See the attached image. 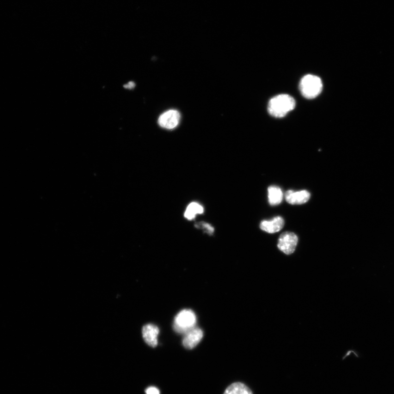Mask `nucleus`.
Listing matches in <instances>:
<instances>
[{"instance_id": "obj_4", "label": "nucleus", "mask_w": 394, "mask_h": 394, "mask_svg": "<svg viewBox=\"0 0 394 394\" xmlns=\"http://www.w3.org/2000/svg\"><path fill=\"white\" fill-rule=\"evenodd\" d=\"M298 240V236L294 233H282L278 239V248L283 253L291 255L297 248Z\"/></svg>"}, {"instance_id": "obj_10", "label": "nucleus", "mask_w": 394, "mask_h": 394, "mask_svg": "<svg viewBox=\"0 0 394 394\" xmlns=\"http://www.w3.org/2000/svg\"><path fill=\"white\" fill-rule=\"evenodd\" d=\"M268 202L270 206H277L280 204L283 199V193L281 188L276 186H270L268 188Z\"/></svg>"}, {"instance_id": "obj_12", "label": "nucleus", "mask_w": 394, "mask_h": 394, "mask_svg": "<svg viewBox=\"0 0 394 394\" xmlns=\"http://www.w3.org/2000/svg\"><path fill=\"white\" fill-rule=\"evenodd\" d=\"M204 212V208L199 204V203L193 202L187 207L184 217L187 219L191 220L195 218L197 214H202Z\"/></svg>"}, {"instance_id": "obj_1", "label": "nucleus", "mask_w": 394, "mask_h": 394, "mask_svg": "<svg viewBox=\"0 0 394 394\" xmlns=\"http://www.w3.org/2000/svg\"><path fill=\"white\" fill-rule=\"evenodd\" d=\"M296 106L294 98L288 94H281L271 98L268 106L269 114L276 118H284Z\"/></svg>"}, {"instance_id": "obj_9", "label": "nucleus", "mask_w": 394, "mask_h": 394, "mask_svg": "<svg viewBox=\"0 0 394 394\" xmlns=\"http://www.w3.org/2000/svg\"><path fill=\"white\" fill-rule=\"evenodd\" d=\"M284 224V219L280 217H276L271 221H262L260 224V229L269 233H274L280 231Z\"/></svg>"}, {"instance_id": "obj_7", "label": "nucleus", "mask_w": 394, "mask_h": 394, "mask_svg": "<svg viewBox=\"0 0 394 394\" xmlns=\"http://www.w3.org/2000/svg\"><path fill=\"white\" fill-rule=\"evenodd\" d=\"M311 194L306 190L294 192L292 190H288L285 194L286 201L292 205H301L305 204L310 200Z\"/></svg>"}, {"instance_id": "obj_6", "label": "nucleus", "mask_w": 394, "mask_h": 394, "mask_svg": "<svg viewBox=\"0 0 394 394\" xmlns=\"http://www.w3.org/2000/svg\"><path fill=\"white\" fill-rule=\"evenodd\" d=\"M180 115L176 110H169L159 117L158 123L160 126L168 129H174L179 123Z\"/></svg>"}, {"instance_id": "obj_3", "label": "nucleus", "mask_w": 394, "mask_h": 394, "mask_svg": "<svg viewBox=\"0 0 394 394\" xmlns=\"http://www.w3.org/2000/svg\"><path fill=\"white\" fill-rule=\"evenodd\" d=\"M196 323V317L195 313L191 310H184L176 316L173 328L177 333L184 335L195 328Z\"/></svg>"}, {"instance_id": "obj_8", "label": "nucleus", "mask_w": 394, "mask_h": 394, "mask_svg": "<svg viewBox=\"0 0 394 394\" xmlns=\"http://www.w3.org/2000/svg\"><path fill=\"white\" fill-rule=\"evenodd\" d=\"M159 333V328L153 324L145 325L142 330V334L145 342L149 346L155 348L158 344V336Z\"/></svg>"}, {"instance_id": "obj_14", "label": "nucleus", "mask_w": 394, "mask_h": 394, "mask_svg": "<svg viewBox=\"0 0 394 394\" xmlns=\"http://www.w3.org/2000/svg\"><path fill=\"white\" fill-rule=\"evenodd\" d=\"M146 394H160L159 390L156 387L150 386L146 390Z\"/></svg>"}, {"instance_id": "obj_15", "label": "nucleus", "mask_w": 394, "mask_h": 394, "mask_svg": "<svg viewBox=\"0 0 394 394\" xmlns=\"http://www.w3.org/2000/svg\"><path fill=\"white\" fill-rule=\"evenodd\" d=\"M135 87V84L133 82H130L124 85V87L126 89H132Z\"/></svg>"}, {"instance_id": "obj_11", "label": "nucleus", "mask_w": 394, "mask_h": 394, "mask_svg": "<svg viewBox=\"0 0 394 394\" xmlns=\"http://www.w3.org/2000/svg\"><path fill=\"white\" fill-rule=\"evenodd\" d=\"M224 394H253L249 387L242 383H235L227 387Z\"/></svg>"}, {"instance_id": "obj_2", "label": "nucleus", "mask_w": 394, "mask_h": 394, "mask_svg": "<svg viewBox=\"0 0 394 394\" xmlns=\"http://www.w3.org/2000/svg\"><path fill=\"white\" fill-rule=\"evenodd\" d=\"M299 87L301 94L305 97L312 100L321 93L323 86L322 79L319 77L307 75L302 78Z\"/></svg>"}, {"instance_id": "obj_13", "label": "nucleus", "mask_w": 394, "mask_h": 394, "mask_svg": "<svg viewBox=\"0 0 394 394\" xmlns=\"http://www.w3.org/2000/svg\"><path fill=\"white\" fill-rule=\"evenodd\" d=\"M195 227L198 228V229H201L204 230L205 232L208 233L209 235H212L214 232V229L211 225L203 223V222L196 224Z\"/></svg>"}, {"instance_id": "obj_5", "label": "nucleus", "mask_w": 394, "mask_h": 394, "mask_svg": "<svg viewBox=\"0 0 394 394\" xmlns=\"http://www.w3.org/2000/svg\"><path fill=\"white\" fill-rule=\"evenodd\" d=\"M183 335V346L187 349H192L202 341L203 332L200 328L195 326Z\"/></svg>"}]
</instances>
